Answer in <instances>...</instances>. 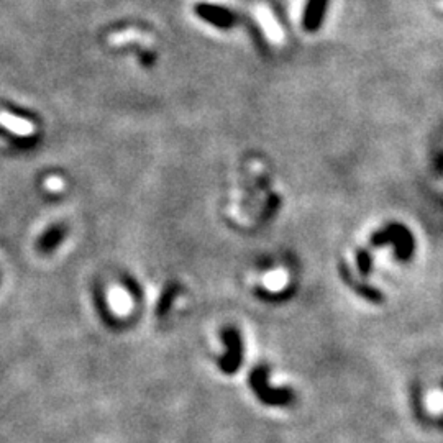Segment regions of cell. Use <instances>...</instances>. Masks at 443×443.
<instances>
[{
    "mask_svg": "<svg viewBox=\"0 0 443 443\" xmlns=\"http://www.w3.org/2000/svg\"><path fill=\"white\" fill-rule=\"evenodd\" d=\"M0 124L7 126L8 130H12L16 135H23V137H30V135H33V132H35V128H33V125L30 122L22 120L19 117L8 115L5 112L0 113Z\"/></svg>",
    "mask_w": 443,
    "mask_h": 443,
    "instance_id": "1",
    "label": "cell"
},
{
    "mask_svg": "<svg viewBox=\"0 0 443 443\" xmlns=\"http://www.w3.org/2000/svg\"><path fill=\"white\" fill-rule=\"evenodd\" d=\"M199 12L205 20H209V22H212L215 25H220V27H229V25L234 22L231 15L227 10H223V8L204 5V7H199Z\"/></svg>",
    "mask_w": 443,
    "mask_h": 443,
    "instance_id": "2",
    "label": "cell"
},
{
    "mask_svg": "<svg viewBox=\"0 0 443 443\" xmlns=\"http://www.w3.org/2000/svg\"><path fill=\"white\" fill-rule=\"evenodd\" d=\"M327 3V0H310V5L307 8L306 14V28L315 30L322 19L323 5Z\"/></svg>",
    "mask_w": 443,
    "mask_h": 443,
    "instance_id": "3",
    "label": "cell"
},
{
    "mask_svg": "<svg viewBox=\"0 0 443 443\" xmlns=\"http://www.w3.org/2000/svg\"><path fill=\"white\" fill-rule=\"evenodd\" d=\"M109 301H111L113 309L118 312H125L126 307H128L126 301H130V297H126V294L120 288H115L111 291V294H109Z\"/></svg>",
    "mask_w": 443,
    "mask_h": 443,
    "instance_id": "4",
    "label": "cell"
},
{
    "mask_svg": "<svg viewBox=\"0 0 443 443\" xmlns=\"http://www.w3.org/2000/svg\"><path fill=\"white\" fill-rule=\"evenodd\" d=\"M45 188L48 189L49 192H59L65 189V181L58 176H52L45 181Z\"/></svg>",
    "mask_w": 443,
    "mask_h": 443,
    "instance_id": "5",
    "label": "cell"
}]
</instances>
